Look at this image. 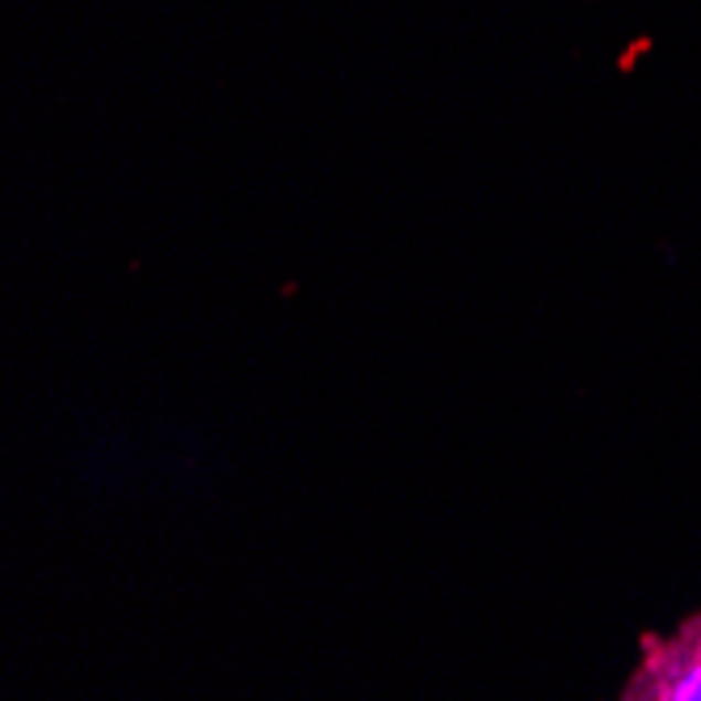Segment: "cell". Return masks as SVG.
<instances>
[{"mask_svg": "<svg viewBox=\"0 0 701 701\" xmlns=\"http://www.w3.org/2000/svg\"><path fill=\"white\" fill-rule=\"evenodd\" d=\"M622 701H701V614L672 635L647 638Z\"/></svg>", "mask_w": 701, "mask_h": 701, "instance_id": "cell-1", "label": "cell"}]
</instances>
